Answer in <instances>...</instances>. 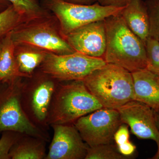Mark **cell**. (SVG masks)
Returning a JSON list of instances; mask_svg holds the SVG:
<instances>
[{
	"label": "cell",
	"mask_w": 159,
	"mask_h": 159,
	"mask_svg": "<svg viewBox=\"0 0 159 159\" xmlns=\"http://www.w3.org/2000/svg\"><path fill=\"white\" fill-rule=\"evenodd\" d=\"M122 123L117 110L105 107L80 117L74 122L89 147L111 144L114 134Z\"/></svg>",
	"instance_id": "obj_8"
},
{
	"label": "cell",
	"mask_w": 159,
	"mask_h": 159,
	"mask_svg": "<svg viewBox=\"0 0 159 159\" xmlns=\"http://www.w3.org/2000/svg\"><path fill=\"white\" fill-rule=\"evenodd\" d=\"M26 22L49 17L48 10L37 0H8Z\"/></svg>",
	"instance_id": "obj_18"
},
{
	"label": "cell",
	"mask_w": 159,
	"mask_h": 159,
	"mask_svg": "<svg viewBox=\"0 0 159 159\" xmlns=\"http://www.w3.org/2000/svg\"><path fill=\"white\" fill-rule=\"evenodd\" d=\"M126 25L145 44L150 37V21L144 0H130L120 13Z\"/></svg>",
	"instance_id": "obj_14"
},
{
	"label": "cell",
	"mask_w": 159,
	"mask_h": 159,
	"mask_svg": "<svg viewBox=\"0 0 159 159\" xmlns=\"http://www.w3.org/2000/svg\"><path fill=\"white\" fill-rule=\"evenodd\" d=\"M128 126L125 123H122L114 134V140L116 144L117 147L130 142Z\"/></svg>",
	"instance_id": "obj_24"
},
{
	"label": "cell",
	"mask_w": 159,
	"mask_h": 159,
	"mask_svg": "<svg viewBox=\"0 0 159 159\" xmlns=\"http://www.w3.org/2000/svg\"><path fill=\"white\" fill-rule=\"evenodd\" d=\"M2 39H0V49H1V42H2ZM0 83H1V80H0Z\"/></svg>",
	"instance_id": "obj_30"
},
{
	"label": "cell",
	"mask_w": 159,
	"mask_h": 159,
	"mask_svg": "<svg viewBox=\"0 0 159 159\" xmlns=\"http://www.w3.org/2000/svg\"><path fill=\"white\" fill-rule=\"evenodd\" d=\"M16 133L11 131L3 132L0 139V159H10V150L19 139Z\"/></svg>",
	"instance_id": "obj_23"
},
{
	"label": "cell",
	"mask_w": 159,
	"mask_h": 159,
	"mask_svg": "<svg viewBox=\"0 0 159 159\" xmlns=\"http://www.w3.org/2000/svg\"><path fill=\"white\" fill-rule=\"evenodd\" d=\"M134 100L159 111V77L146 69L132 73Z\"/></svg>",
	"instance_id": "obj_12"
},
{
	"label": "cell",
	"mask_w": 159,
	"mask_h": 159,
	"mask_svg": "<svg viewBox=\"0 0 159 159\" xmlns=\"http://www.w3.org/2000/svg\"><path fill=\"white\" fill-rule=\"evenodd\" d=\"M127 157L121 154L111 144H108L88 147L85 159H125Z\"/></svg>",
	"instance_id": "obj_20"
},
{
	"label": "cell",
	"mask_w": 159,
	"mask_h": 159,
	"mask_svg": "<svg viewBox=\"0 0 159 159\" xmlns=\"http://www.w3.org/2000/svg\"><path fill=\"white\" fill-rule=\"evenodd\" d=\"M49 17L26 22L10 32L15 46L27 45L57 54L76 52Z\"/></svg>",
	"instance_id": "obj_5"
},
{
	"label": "cell",
	"mask_w": 159,
	"mask_h": 159,
	"mask_svg": "<svg viewBox=\"0 0 159 159\" xmlns=\"http://www.w3.org/2000/svg\"><path fill=\"white\" fill-rule=\"evenodd\" d=\"M157 145L158 147L157 151L155 155L152 158L153 159H159V144H157Z\"/></svg>",
	"instance_id": "obj_29"
},
{
	"label": "cell",
	"mask_w": 159,
	"mask_h": 159,
	"mask_svg": "<svg viewBox=\"0 0 159 159\" xmlns=\"http://www.w3.org/2000/svg\"><path fill=\"white\" fill-rule=\"evenodd\" d=\"M122 123L130 127L140 139H150L159 144V130L155 111L145 103L133 100L117 109Z\"/></svg>",
	"instance_id": "obj_9"
},
{
	"label": "cell",
	"mask_w": 159,
	"mask_h": 159,
	"mask_svg": "<svg viewBox=\"0 0 159 159\" xmlns=\"http://www.w3.org/2000/svg\"><path fill=\"white\" fill-rule=\"evenodd\" d=\"M150 21V36L159 43V0H146Z\"/></svg>",
	"instance_id": "obj_22"
},
{
	"label": "cell",
	"mask_w": 159,
	"mask_h": 159,
	"mask_svg": "<svg viewBox=\"0 0 159 159\" xmlns=\"http://www.w3.org/2000/svg\"><path fill=\"white\" fill-rule=\"evenodd\" d=\"M130 0H97L100 5L103 6L122 8L126 6Z\"/></svg>",
	"instance_id": "obj_25"
},
{
	"label": "cell",
	"mask_w": 159,
	"mask_h": 159,
	"mask_svg": "<svg viewBox=\"0 0 159 159\" xmlns=\"http://www.w3.org/2000/svg\"><path fill=\"white\" fill-rule=\"evenodd\" d=\"M11 5L8 0H0V13L6 10Z\"/></svg>",
	"instance_id": "obj_27"
},
{
	"label": "cell",
	"mask_w": 159,
	"mask_h": 159,
	"mask_svg": "<svg viewBox=\"0 0 159 159\" xmlns=\"http://www.w3.org/2000/svg\"><path fill=\"white\" fill-rule=\"evenodd\" d=\"M64 37L76 52L103 59L106 47L104 20L82 26Z\"/></svg>",
	"instance_id": "obj_11"
},
{
	"label": "cell",
	"mask_w": 159,
	"mask_h": 159,
	"mask_svg": "<svg viewBox=\"0 0 159 159\" xmlns=\"http://www.w3.org/2000/svg\"><path fill=\"white\" fill-rule=\"evenodd\" d=\"M106 64L103 58L77 52L64 55L47 52L41 69L43 74L54 80L73 81L83 80Z\"/></svg>",
	"instance_id": "obj_7"
},
{
	"label": "cell",
	"mask_w": 159,
	"mask_h": 159,
	"mask_svg": "<svg viewBox=\"0 0 159 159\" xmlns=\"http://www.w3.org/2000/svg\"><path fill=\"white\" fill-rule=\"evenodd\" d=\"M10 159H42L45 157V149L38 140H18L9 152Z\"/></svg>",
	"instance_id": "obj_17"
},
{
	"label": "cell",
	"mask_w": 159,
	"mask_h": 159,
	"mask_svg": "<svg viewBox=\"0 0 159 159\" xmlns=\"http://www.w3.org/2000/svg\"><path fill=\"white\" fill-rule=\"evenodd\" d=\"M15 45L10 32L2 39L0 49V80L10 83L22 77H29L20 70L15 55Z\"/></svg>",
	"instance_id": "obj_15"
},
{
	"label": "cell",
	"mask_w": 159,
	"mask_h": 159,
	"mask_svg": "<svg viewBox=\"0 0 159 159\" xmlns=\"http://www.w3.org/2000/svg\"><path fill=\"white\" fill-rule=\"evenodd\" d=\"M26 22L24 16L20 14L11 4L6 10L0 13V39Z\"/></svg>",
	"instance_id": "obj_19"
},
{
	"label": "cell",
	"mask_w": 159,
	"mask_h": 159,
	"mask_svg": "<svg viewBox=\"0 0 159 159\" xmlns=\"http://www.w3.org/2000/svg\"><path fill=\"white\" fill-rule=\"evenodd\" d=\"M43 3L44 7L52 11L58 19L60 30L64 37L88 24L120 14L124 8L103 6L98 2L74 4L65 0H43Z\"/></svg>",
	"instance_id": "obj_4"
},
{
	"label": "cell",
	"mask_w": 159,
	"mask_h": 159,
	"mask_svg": "<svg viewBox=\"0 0 159 159\" xmlns=\"http://www.w3.org/2000/svg\"><path fill=\"white\" fill-rule=\"evenodd\" d=\"M20 79L10 83H0V133L11 131L45 139V135L31 122L23 109L24 85Z\"/></svg>",
	"instance_id": "obj_6"
},
{
	"label": "cell",
	"mask_w": 159,
	"mask_h": 159,
	"mask_svg": "<svg viewBox=\"0 0 159 159\" xmlns=\"http://www.w3.org/2000/svg\"><path fill=\"white\" fill-rule=\"evenodd\" d=\"M66 2L74 4L81 5H91L94 4L97 0H65Z\"/></svg>",
	"instance_id": "obj_26"
},
{
	"label": "cell",
	"mask_w": 159,
	"mask_h": 159,
	"mask_svg": "<svg viewBox=\"0 0 159 159\" xmlns=\"http://www.w3.org/2000/svg\"><path fill=\"white\" fill-rule=\"evenodd\" d=\"M53 78L49 77L38 81L29 92L31 112L36 121L46 122L49 108L56 86Z\"/></svg>",
	"instance_id": "obj_13"
},
{
	"label": "cell",
	"mask_w": 159,
	"mask_h": 159,
	"mask_svg": "<svg viewBox=\"0 0 159 159\" xmlns=\"http://www.w3.org/2000/svg\"><path fill=\"white\" fill-rule=\"evenodd\" d=\"M15 55L20 70L29 77L43 62L47 52L27 45L15 46Z\"/></svg>",
	"instance_id": "obj_16"
},
{
	"label": "cell",
	"mask_w": 159,
	"mask_h": 159,
	"mask_svg": "<svg viewBox=\"0 0 159 159\" xmlns=\"http://www.w3.org/2000/svg\"><path fill=\"white\" fill-rule=\"evenodd\" d=\"M82 80L102 107L117 110L134 100L132 73L118 66L107 63Z\"/></svg>",
	"instance_id": "obj_2"
},
{
	"label": "cell",
	"mask_w": 159,
	"mask_h": 159,
	"mask_svg": "<svg viewBox=\"0 0 159 159\" xmlns=\"http://www.w3.org/2000/svg\"><path fill=\"white\" fill-rule=\"evenodd\" d=\"M106 47L103 59L133 73L146 69L147 57L145 43L132 32L121 14L104 20Z\"/></svg>",
	"instance_id": "obj_1"
},
{
	"label": "cell",
	"mask_w": 159,
	"mask_h": 159,
	"mask_svg": "<svg viewBox=\"0 0 159 159\" xmlns=\"http://www.w3.org/2000/svg\"><path fill=\"white\" fill-rule=\"evenodd\" d=\"M155 113L156 121L157 127L159 130V111H155Z\"/></svg>",
	"instance_id": "obj_28"
},
{
	"label": "cell",
	"mask_w": 159,
	"mask_h": 159,
	"mask_svg": "<svg viewBox=\"0 0 159 159\" xmlns=\"http://www.w3.org/2000/svg\"><path fill=\"white\" fill-rule=\"evenodd\" d=\"M54 137L46 159H85L89 146L74 125L54 124Z\"/></svg>",
	"instance_id": "obj_10"
},
{
	"label": "cell",
	"mask_w": 159,
	"mask_h": 159,
	"mask_svg": "<svg viewBox=\"0 0 159 159\" xmlns=\"http://www.w3.org/2000/svg\"><path fill=\"white\" fill-rule=\"evenodd\" d=\"M146 69L159 77V43L153 38H148L145 43Z\"/></svg>",
	"instance_id": "obj_21"
},
{
	"label": "cell",
	"mask_w": 159,
	"mask_h": 159,
	"mask_svg": "<svg viewBox=\"0 0 159 159\" xmlns=\"http://www.w3.org/2000/svg\"><path fill=\"white\" fill-rule=\"evenodd\" d=\"M102 107L82 80H73L56 87L46 122L51 125L70 124Z\"/></svg>",
	"instance_id": "obj_3"
}]
</instances>
